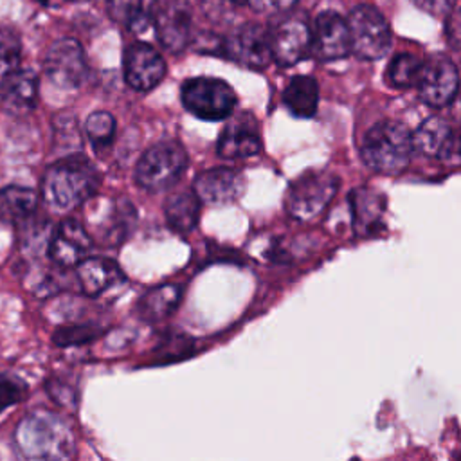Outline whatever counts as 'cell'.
<instances>
[{
	"mask_svg": "<svg viewBox=\"0 0 461 461\" xmlns=\"http://www.w3.org/2000/svg\"><path fill=\"white\" fill-rule=\"evenodd\" d=\"M14 439L20 452L29 459H70L76 454V438L70 423L49 409H34L25 414Z\"/></svg>",
	"mask_w": 461,
	"mask_h": 461,
	"instance_id": "1",
	"label": "cell"
},
{
	"mask_svg": "<svg viewBox=\"0 0 461 461\" xmlns=\"http://www.w3.org/2000/svg\"><path fill=\"white\" fill-rule=\"evenodd\" d=\"M97 169L81 155L56 160L41 178L43 200L54 211H70L86 202L99 187Z\"/></svg>",
	"mask_w": 461,
	"mask_h": 461,
	"instance_id": "2",
	"label": "cell"
},
{
	"mask_svg": "<svg viewBox=\"0 0 461 461\" xmlns=\"http://www.w3.org/2000/svg\"><path fill=\"white\" fill-rule=\"evenodd\" d=\"M412 153L411 130L394 119L373 124L362 142V158L367 167L384 175L403 171Z\"/></svg>",
	"mask_w": 461,
	"mask_h": 461,
	"instance_id": "3",
	"label": "cell"
},
{
	"mask_svg": "<svg viewBox=\"0 0 461 461\" xmlns=\"http://www.w3.org/2000/svg\"><path fill=\"white\" fill-rule=\"evenodd\" d=\"M187 167V153L176 140H162L148 148L137 162L135 180L142 189L164 191L178 182Z\"/></svg>",
	"mask_w": 461,
	"mask_h": 461,
	"instance_id": "4",
	"label": "cell"
},
{
	"mask_svg": "<svg viewBox=\"0 0 461 461\" xmlns=\"http://www.w3.org/2000/svg\"><path fill=\"white\" fill-rule=\"evenodd\" d=\"M182 104L203 121H221L232 115L238 97L232 86L218 77L198 76L185 79L180 88Z\"/></svg>",
	"mask_w": 461,
	"mask_h": 461,
	"instance_id": "5",
	"label": "cell"
},
{
	"mask_svg": "<svg viewBox=\"0 0 461 461\" xmlns=\"http://www.w3.org/2000/svg\"><path fill=\"white\" fill-rule=\"evenodd\" d=\"M351 52L362 59H380L391 47V29L384 14L367 4L357 5L346 18Z\"/></svg>",
	"mask_w": 461,
	"mask_h": 461,
	"instance_id": "6",
	"label": "cell"
},
{
	"mask_svg": "<svg viewBox=\"0 0 461 461\" xmlns=\"http://www.w3.org/2000/svg\"><path fill=\"white\" fill-rule=\"evenodd\" d=\"M339 178L328 171H308L292 182L286 194V211L299 221L319 216L335 196Z\"/></svg>",
	"mask_w": 461,
	"mask_h": 461,
	"instance_id": "7",
	"label": "cell"
},
{
	"mask_svg": "<svg viewBox=\"0 0 461 461\" xmlns=\"http://www.w3.org/2000/svg\"><path fill=\"white\" fill-rule=\"evenodd\" d=\"M412 149L445 166H461V131L443 117H429L412 133Z\"/></svg>",
	"mask_w": 461,
	"mask_h": 461,
	"instance_id": "8",
	"label": "cell"
},
{
	"mask_svg": "<svg viewBox=\"0 0 461 461\" xmlns=\"http://www.w3.org/2000/svg\"><path fill=\"white\" fill-rule=\"evenodd\" d=\"M416 88L425 104L432 108L448 106L459 92V72L450 58L434 54L421 63Z\"/></svg>",
	"mask_w": 461,
	"mask_h": 461,
	"instance_id": "9",
	"label": "cell"
},
{
	"mask_svg": "<svg viewBox=\"0 0 461 461\" xmlns=\"http://www.w3.org/2000/svg\"><path fill=\"white\" fill-rule=\"evenodd\" d=\"M45 76L59 88L70 90L83 85L86 77V58L83 47L74 38H59L45 52Z\"/></svg>",
	"mask_w": 461,
	"mask_h": 461,
	"instance_id": "10",
	"label": "cell"
},
{
	"mask_svg": "<svg viewBox=\"0 0 461 461\" xmlns=\"http://www.w3.org/2000/svg\"><path fill=\"white\" fill-rule=\"evenodd\" d=\"M223 54L241 67L261 70L272 59L270 38L265 27L243 23L223 40Z\"/></svg>",
	"mask_w": 461,
	"mask_h": 461,
	"instance_id": "11",
	"label": "cell"
},
{
	"mask_svg": "<svg viewBox=\"0 0 461 461\" xmlns=\"http://www.w3.org/2000/svg\"><path fill=\"white\" fill-rule=\"evenodd\" d=\"M310 52L319 61L342 59L351 52V40L346 18L335 11H322L317 14L312 31Z\"/></svg>",
	"mask_w": 461,
	"mask_h": 461,
	"instance_id": "12",
	"label": "cell"
},
{
	"mask_svg": "<svg viewBox=\"0 0 461 461\" xmlns=\"http://www.w3.org/2000/svg\"><path fill=\"white\" fill-rule=\"evenodd\" d=\"M166 76V61L149 43L135 41L124 52V79L139 92L155 88Z\"/></svg>",
	"mask_w": 461,
	"mask_h": 461,
	"instance_id": "13",
	"label": "cell"
},
{
	"mask_svg": "<svg viewBox=\"0 0 461 461\" xmlns=\"http://www.w3.org/2000/svg\"><path fill=\"white\" fill-rule=\"evenodd\" d=\"M261 146L258 121L250 113H241L225 124L216 142V153L227 160H241L258 155Z\"/></svg>",
	"mask_w": 461,
	"mask_h": 461,
	"instance_id": "14",
	"label": "cell"
},
{
	"mask_svg": "<svg viewBox=\"0 0 461 461\" xmlns=\"http://www.w3.org/2000/svg\"><path fill=\"white\" fill-rule=\"evenodd\" d=\"M268 38L272 59L281 67H292L310 52L312 31L299 18H285L268 32Z\"/></svg>",
	"mask_w": 461,
	"mask_h": 461,
	"instance_id": "15",
	"label": "cell"
},
{
	"mask_svg": "<svg viewBox=\"0 0 461 461\" xmlns=\"http://www.w3.org/2000/svg\"><path fill=\"white\" fill-rule=\"evenodd\" d=\"M153 25L157 38L164 49L180 52L191 40L189 11L176 0H166L153 11Z\"/></svg>",
	"mask_w": 461,
	"mask_h": 461,
	"instance_id": "16",
	"label": "cell"
},
{
	"mask_svg": "<svg viewBox=\"0 0 461 461\" xmlns=\"http://www.w3.org/2000/svg\"><path fill=\"white\" fill-rule=\"evenodd\" d=\"M90 249V236L86 229L72 218L63 220L49 243V254L54 263L59 267H76L81 259H85Z\"/></svg>",
	"mask_w": 461,
	"mask_h": 461,
	"instance_id": "17",
	"label": "cell"
},
{
	"mask_svg": "<svg viewBox=\"0 0 461 461\" xmlns=\"http://www.w3.org/2000/svg\"><path fill=\"white\" fill-rule=\"evenodd\" d=\"M245 178L240 171L229 167H212L194 178V193L207 203H230L241 196Z\"/></svg>",
	"mask_w": 461,
	"mask_h": 461,
	"instance_id": "18",
	"label": "cell"
},
{
	"mask_svg": "<svg viewBox=\"0 0 461 461\" xmlns=\"http://www.w3.org/2000/svg\"><path fill=\"white\" fill-rule=\"evenodd\" d=\"M0 97L9 110L27 112L38 99V76L32 70L16 68L4 76L0 85Z\"/></svg>",
	"mask_w": 461,
	"mask_h": 461,
	"instance_id": "19",
	"label": "cell"
},
{
	"mask_svg": "<svg viewBox=\"0 0 461 461\" xmlns=\"http://www.w3.org/2000/svg\"><path fill=\"white\" fill-rule=\"evenodd\" d=\"M200 198L194 189H180L167 196L164 212L167 225L180 234H189L200 218Z\"/></svg>",
	"mask_w": 461,
	"mask_h": 461,
	"instance_id": "20",
	"label": "cell"
},
{
	"mask_svg": "<svg viewBox=\"0 0 461 461\" xmlns=\"http://www.w3.org/2000/svg\"><path fill=\"white\" fill-rule=\"evenodd\" d=\"M77 279L86 295H99L122 279L117 263L106 258H85L77 263Z\"/></svg>",
	"mask_w": 461,
	"mask_h": 461,
	"instance_id": "21",
	"label": "cell"
},
{
	"mask_svg": "<svg viewBox=\"0 0 461 461\" xmlns=\"http://www.w3.org/2000/svg\"><path fill=\"white\" fill-rule=\"evenodd\" d=\"M283 104L295 117L308 119L319 106V85L312 76H294L283 90Z\"/></svg>",
	"mask_w": 461,
	"mask_h": 461,
	"instance_id": "22",
	"label": "cell"
},
{
	"mask_svg": "<svg viewBox=\"0 0 461 461\" xmlns=\"http://www.w3.org/2000/svg\"><path fill=\"white\" fill-rule=\"evenodd\" d=\"M38 207V196L32 189L7 185L0 191V220L5 223L29 221Z\"/></svg>",
	"mask_w": 461,
	"mask_h": 461,
	"instance_id": "23",
	"label": "cell"
},
{
	"mask_svg": "<svg viewBox=\"0 0 461 461\" xmlns=\"http://www.w3.org/2000/svg\"><path fill=\"white\" fill-rule=\"evenodd\" d=\"M353 227L360 234L371 232L382 220L384 196L371 187H358L351 193Z\"/></svg>",
	"mask_w": 461,
	"mask_h": 461,
	"instance_id": "24",
	"label": "cell"
},
{
	"mask_svg": "<svg viewBox=\"0 0 461 461\" xmlns=\"http://www.w3.org/2000/svg\"><path fill=\"white\" fill-rule=\"evenodd\" d=\"M182 288L178 285H160L144 294L139 303L140 315L148 321H160L178 306Z\"/></svg>",
	"mask_w": 461,
	"mask_h": 461,
	"instance_id": "25",
	"label": "cell"
},
{
	"mask_svg": "<svg viewBox=\"0 0 461 461\" xmlns=\"http://www.w3.org/2000/svg\"><path fill=\"white\" fill-rule=\"evenodd\" d=\"M421 63H423L421 59H418L416 56H412L409 52L396 54L389 61L387 72H385L389 85L394 88L416 86V81H418V76L421 70Z\"/></svg>",
	"mask_w": 461,
	"mask_h": 461,
	"instance_id": "26",
	"label": "cell"
},
{
	"mask_svg": "<svg viewBox=\"0 0 461 461\" xmlns=\"http://www.w3.org/2000/svg\"><path fill=\"white\" fill-rule=\"evenodd\" d=\"M106 5L112 20L128 25L135 32L144 31L149 23L142 13V0H106Z\"/></svg>",
	"mask_w": 461,
	"mask_h": 461,
	"instance_id": "27",
	"label": "cell"
},
{
	"mask_svg": "<svg viewBox=\"0 0 461 461\" xmlns=\"http://www.w3.org/2000/svg\"><path fill=\"white\" fill-rule=\"evenodd\" d=\"M85 131L88 135V140L92 146L101 151L108 148L115 137V119L110 112H94L88 115L85 122Z\"/></svg>",
	"mask_w": 461,
	"mask_h": 461,
	"instance_id": "28",
	"label": "cell"
},
{
	"mask_svg": "<svg viewBox=\"0 0 461 461\" xmlns=\"http://www.w3.org/2000/svg\"><path fill=\"white\" fill-rule=\"evenodd\" d=\"M22 43L14 31L0 27V76H7L20 67Z\"/></svg>",
	"mask_w": 461,
	"mask_h": 461,
	"instance_id": "29",
	"label": "cell"
},
{
	"mask_svg": "<svg viewBox=\"0 0 461 461\" xmlns=\"http://www.w3.org/2000/svg\"><path fill=\"white\" fill-rule=\"evenodd\" d=\"M27 394V384L16 375L0 373V412L22 402Z\"/></svg>",
	"mask_w": 461,
	"mask_h": 461,
	"instance_id": "30",
	"label": "cell"
},
{
	"mask_svg": "<svg viewBox=\"0 0 461 461\" xmlns=\"http://www.w3.org/2000/svg\"><path fill=\"white\" fill-rule=\"evenodd\" d=\"M99 335V328L92 324H79V326H67L59 328L54 333V342L61 348L72 346V344H85L94 340Z\"/></svg>",
	"mask_w": 461,
	"mask_h": 461,
	"instance_id": "31",
	"label": "cell"
},
{
	"mask_svg": "<svg viewBox=\"0 0 461 461\" xmlns=\"http://www.w3.org/2000/svg\"><path fill=\"white\" fill-rule=\"evenodd\" d=\"M445 32H447L448 45L454 47V49H461V7L452 9L447 14Z\"/></svg>",
	"mask_w": 461,
	"mask_h": 461,
	"instance_id": "32",
	"label": "cell"
},
{
	"mask_svg": "<svg viewBox=\"0 0 461 461\" xmlns=\"http://www.w3.org/2000/svg\"><path fill=\"white\" fill-rule=\"evenodd\" d=\"M420 11H425L432 16H447L454 5L456 0H411Z\"/></svg>",
	"mask_w": 461,
	"mask_h": 461,
	"instance_id": "33",
	"label": "cell"
},
{
	"mask_svg": "<svg viewBox=\"0 0 461 461\" xmlns=\"http://www.w3.org/2000/svg\"><path fill=\"white\" fill-rule=\"evenodd\" d=\"M249 5L259 13H268V14H274V13H283V11H288L290 7L295 5L297 0H247Z\"/></svg>",
	"mask_w": 461,
	"mask_h": 461,
	"instance_id": "34",
	"label": "cell"
},
{
	"mask_svg": "<svg viewBox=\"0 0 461 461\" xmlns=\"http://www.w3.org/2000/svg\"><path fill=\"white\" fill-rule=\"evenodd\" d=\"M454 101H456V103H454V113H456V119H457L459 124H461V92L456 95Z\"/></svg>",
	"mask_w": 461,
	"mask_h": 461,
	"instance_id": "35",
	"label": "cell"
}]
</instances>
